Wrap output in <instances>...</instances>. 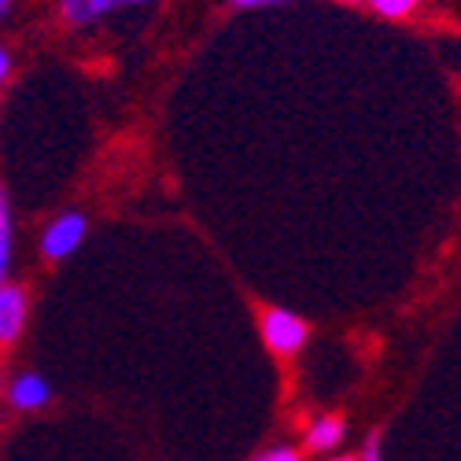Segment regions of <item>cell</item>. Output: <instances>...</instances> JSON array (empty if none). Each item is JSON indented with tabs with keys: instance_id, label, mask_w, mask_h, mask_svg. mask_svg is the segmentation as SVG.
Instances as JSON below:
<instances>
[{
	"instance_id": "obj_1",
	"label": "cell",
	"mask_w": 461,
	"mask_h": 461,
	"mask_svg": "<svg viewBox=\"0 0 461 461\" xmlns=\"http://www.w3.org/2000/svg\"><path fill=\"white\" fill-rule=\"evenodd\" d=\"M306 336H311V329H306V321L292 311H281V306H274V311L262 314V339L266 348H270L274 355H299Z\"/></svg>"
},
{
	"instance_id": "obj_2",
	"label": "cell",
	"mask_w": 461,
	"mask_h": 461,
	"mask_svg": "<svg viewBox=\"0 0 461 461\" xmlns=\"http://www.w3.org/2000/svg\"><path fill=\"white\" fill-rule=\"evenodd\" d=\"M86 229H89L86 214H74V211H67V214H59L56 221H49L45 237H41V251H45V258H67L74 248L82 244Z\"/></svg>"
},
{
	"instance_id": "obj_3",
	"label": "cell",
	"mask_w": 461,
	"mask_h": 461,
	"mask_svg": "<svg viewBox=\"0 0 461 461\" xmlns=\"http://www.w3.org/2000/svg\"><path fill=\"white\" fill-rule=\"evenodd\" d=\"M144 5H156V0H59V12L70 26H89L104 15L126 12V8H144Z\"/></svg>"
},
{
	"instance_id": "obj_4",
	"label": "cell",
	"mask_w": 461,
	"mask_h": 461,
	"mask_svg": "<svg viewBox=\"0 0 461 461\" xmlns=\"http://www.w3.org/2000/svg\"><path fill=\"white\" fill-rule=\"evenodd\" d=\"M26 325V292L19 285L0 288V339L12 343Z\"/></svg>"
},
{
	"instance_id": "obj_5",
	"label": "cell",
	"mask_w": 461,
	"mask_h": 461,
	"mask_svg": "<svg viewBox=\"0 0 461 461\" xmlns=\"http://www.w3.org/2000/svg\"><path fill=\"white\" fill-rule=\"evenodd\" d=\"M8 399H12V406H19V410H41V406H49L52 388L45 384V376L19 373V376L12 380V388H8Z\"/></svg>"
},
{
	"instance_id": "obj_6",
	"label": "cell",
	"mask_w": 461,
	"mask_h": 461,
	"mask_svg": "<svg viewBox=\"0 0 461 461\" xmlns=\"http://www.w3.org/2000/svg\"><path fill=\"white\" fill-rule=\"evenodd\" d=\"M343 432H348L343 417H321V420H314V425L306 429V447L311 450H332V447L343 443Z\"/></svg>"
},
{
	"instance_id": "obj_7",
	"label": "cell",
	"mask_w": 461,
	"mask_h": 461,
	"mask_svg": "<svg viewBox=\"0 0 461 461\" xmlns=\"http://www.w3.org/2000/svg\"><path fill=\"white\" fill-rule=\"evenodd\" d=\"M0 274H12V203L0 196Z\"/></svg>"
},
{
	"instance_id": "obj_8",
	"label": "cell",
	"mask_w": 461,
	"mask_h": 461,
	"mask_svg": "<svg viewBox=\"0 0 461 461\" xmlns=\"http://www.w3.org/2000/svg\"><path fill=\"white\" fill-rule=\"evenodd\" d=\"M369 8L376 15H384V19H402V15H410L417 8V0H369Z\"/></svg>"
},
{
	"instance_id": "obj_9",
	"label": "cell",
	"mask_w": 461,
	"mask_h": 461,
	"mask_svg": "<svg viewBox=\"0 0 461 461\" xmlns=\"http://www.w3.org/2000/svg\"><path fill=\"white\" fill-rule=\"evenodd\" d=\"M255 461H299V454H295V450H288V447H274V450L258 454Z\"/></svg>"
},
{
	"instance_id": "obj_10",
	"label": "cell",
	"mask_w": 461,
	"mask_h": 461,
	"mask_svg": "<svg viewBox=\"0 0 461 461\" xmlns=\"http://www.w3.org/2000/svg\"><path fill=\"white\" fill-rule=\"evenodd\" d=\"M362 461H384V457H380V432H373V436L366 439V450H362Z\"/></svg>"
},
{
	"instance_id": "obj_11",
	"label": "cell",
	"mask_w": 461,
	"mask_h": 461,
	"mask_svg": "<svg viewBox=\"0 0 461 461\" xmlns=\"http://www.w3.org/2000/svg\"><path fill=\"white\" fill-rule=\"evenodd\" d=\"M233 8H274V5H285V0H229Z\"/></svg>"
},
{
	"instance_id": "obj_12",
	"label": "cell",
	"mask_w": 461,
	"mask_h": 461,
	"mask_svg": "<svg viewBox=\"0 0 461 461\" xmlns=\"http://www.w3.org/2000/svg\"><path fill=\"white\" fill-rule=\"evenodd\" d=\"M8 74H12V52L5 49L0 52V82H8Z\"/></svg>"
},
{
	"instance_id": "obj_13",
	"label": "cell",
	"mask_w": 461,
	"mask_h": 461,
	"mask_svg": "<svg viewBox=\"0 0 461 461\" xmlns=\"http://www.w3.org/2000/svg\"><path fill=\"white\" fill-rule=\"evenodd\" d=\"M0 12H12V0H0Z\"/></svg>"
},
{
	"instance_id": "obj_14",
	"label": "cell",
	"mask_w": 461,
	"mask_h": 461,
	"mask_svg": "<svg viewBox=\"0 0 461 461\" xmlns=\"http://www.w3.org/2000/svg\"><path fill=\"white\" fill-rule=\"evenodd\" d=\"M332 461H355V457H332Z\"/></svg>"
},
{
	"instance_id": "obj_15",
	"label": "cell",
	"mask_w": 461,
	"mask_h": 461,
	"mask_svg": "<svg viewBox=\"0 0 461 461\" xmlns=\"http://www.w3.org/2000/svg\"><path fill=\"white\" fill-rule=\"evenodd\" d=\"M348 5H355V0H348Z\"/></svg>"
}]
</instances>
